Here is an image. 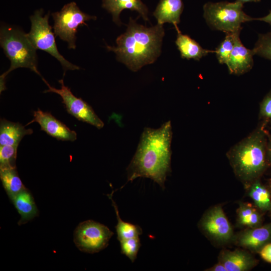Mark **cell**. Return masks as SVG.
I'll return each mask as SVG.
<instances>
[{
    "label": "cell",
    "instance_id": "cell-1",
    "mask_svg": "<svg viewBox=\"0 0 271 271\" xmlns=\"http://www.w3.org/2000/svg\"><path fill=\"white\" fill-rule=\"evenodd\" d=\"M172 131L171 121L158 128L145 127L136 151L127 167V182L148 178L163 189L170 173Z\"/></svg>",
    "mask_w": 271,
    "mask_h": 271
},
{
    "label": "cell",
    "instance_id": "cell-2",
    "mask_svg": "<svg viewBox=\"0 0 271 271\" xmlns=\"http://www.w3.org/2000/svg\"><path fill=\"white\" fill-rule=\"evenodd\" d=\"M164 34L163 25L147 28L130 18L126 32L116 39V47L106 45V48L129 69L137 71L154 63L160 55Z\"/></svg>",
    "mask_w": 271,
    "mask_h": 271
},
{
    "label": "cell",
    "instance_id": "cell-3",
    "mask_svg": "<svg viewBox=\"0 0 271 271\" xmlns=\"http://www.w3.org/2000/svg\"><path fill=\"white\" fill-rule=\"evenodd\" d=\"M268 136L261 126L234 146L227 157L236 177L244 189L260 179L268 169L266 149Z\"/></svg>",
    "mask_w": 271,
    "mask_h": 271
},
{
    "label": "cell",
    "instance_id": "cell-4",
    "mask_svg": "<svg viewBox=\"0 0 271 271\" xmlns=\"http://www.w3.org/2000/svg\"><path fill=\"white\" fill-rule=\"evenodd\" d=\"M0 44L11 62L10 68L0 76L1 93L6 89V77L17 68H29L42 77L37 69V49L27 34L17 28L3 26L0 31Z\"/></svg>",
    "mask_w": 271,
    "mask_h": 271
},
{
    "label": "cell",
    "instance_id": "cell-5",
    "mask_svg": "<svg viewBox=\"0 0 271 271\" xmlns=\"http://www.w3.org/2000/svg\"><path fill=\"white\" fill-rule=\"evenodd\" d=\"M243 4L235 2H208L203 6L204 17L213 30L226 33L240 32L242 23L253 20L242 10Z\"/></svg>",
    "mask_w": 271,
    "mask_h": 271
},
{
    "label": "cell",
    "instance_id": "cell-6",
    "mask_svg": "<svg viewBox=\"0 0 271 271\" xmlns=\"http://www.w3.org/2000/svg\"><path fill=\"white\" fill-rule=\"evenodd\" d=\"M42 9L36 10L30 17L31 30L27 35L36 49L44 51L58 60L64 69L67 70H79L80 67L67 60L59 52L57 48L54 35L52 27L49 24L50 13L43 16Z\"/></svg>",
    "mask_w": 271,
    "mask_h": 271
},
{
    "label": "cell",
    "instance_id": "cell-7",
    "mask_svg": "<svg viewBox=\"0 0 271 271\" xmlns=\"http://www.w3.org/2000/svg\"><path fill=\"white\" fill-rule=\"evenodd\" d=\"M54 20L55 34L67 42L69 49L76 48V34L78 27L87 26L86 21L95 20L96 17L82 12L75 2L65 5L60 12L52 14Z\"/></svg>",
    "mask_w": 271,
    "mask_h": 271
},
{
    "label": "cell",
    "instance_id": "cell-8",
    "mask_svg": "<svg viewBox=\"0 0 271 271\" xmlns=\"http://www.w3.org/2000/svg\"><path fill=\"white\" fill-rule=\"evenodd\" d=\"M113 235L107 226L92 220L81 222L75 230L74 242L81 251L94 253L106 248Z\"/></svg>",
    "mask_w": 271,
    "mask_h": 271
},
{
    "label": "cell",
    "instance_id": "cell-9",
    "mask_svg": "<svg viewBox=\"0 0 271 271\" xmlns=\"http://www.w3.org/2000/svg\"><path fill=\"white\" fill-rule=\"evenodd\" d=\"M200 230L211 240L220 244L231 242L234 233L222 205H215L203 214L198 223Z\"/></svg>",
    "mask_w": 271,
    "mask_h": 271
},
{
    "label": "cell",
    "instance_id": "cell-10",
    "mask_svg": "<svg viewBox=\"0 0 271 271\" xmlns=\"http://www.w3.org/2000/svg\"><path fill=\"white\" fill-rule=\"evenodd\" d=\"M43 81L48 87L44 92H53L59 94L62 99L67 112L78 120L88 123L98 129L104 126V123L97 116L92 107L81 98L76 97L70 89L65 85L63 79L58 81L61 84L60 89L51 86L42 77Z\"/></svg>",
    "mask_w": 271,
    "mask_h": 271
},
{
    "label": "cell",
    "instance_id": "cell-11",
    "mask_svg": "<svg viewBox=\"0 0 271 271\" xmlns=\"http://www.w3.org/2000/svg\"><path fill=\"white\" fill-rule=\"evenodd\" d=\"M270 241L271 222L254 228H246L234 233L231 242L251 253H258Z\"/></svg>",
    "mask_w": 271,
    "mask_h": 271
},
{
    "label": "cell",
    "instance_id": "cell-12",
    "mask_svg": "<svg viewBox=\"0 0 271 271\" xmlns=\"http://www.w3.org/2000/svg\"><path fill=\"white\" fill-rule=\"evenodd\" d=\"M33 119L26 126L36 122L40 124L41 130L58 140L73 142L76 140V132L56 119L50 112L38 108L33 112Z\"/></svg>",
    "mask_w": 271,
    "mask_h": 271
},
{
    "label": "cell",
    "instance_id": "cell-13",
    "mask_svg": "<svg viewBox=\"0 0 271 271\" xmlns=\"http://www.w3.org/2000/svg\"><path fill=\"white\" fill-rule=\"evenodd\" d=\"M218 261L224 265L227 271L250 270L259 262L251 252L240 247L233 250H221Z\"/></svg>",
    "mask_w": 271,
    "mask_h": 271
},
{
    "label": "cell",
    "instance_id": "cell-14",
    "mask_svg": "<svg viewBox=\"0 0 271 271\" xmlns=\"http://www.w3.org/2000/svg\"><path fill=\"white\" fill-rule=\"evenodd\" d=\"M240 33H233L234 47L226 64L229 73L235 75L249 71L253 65V52L242 44L239 38Z\"/></svg>",
    "mask_w": 271,
    "mask_h": 271
},
{
    "label": "cell",
    "instance_id": "cell-15",
    "mask_svg": "<svg viewBox=\"0 0 271 271\" xmlns=\"http://www.w3.org/2000/svg\"><path fill=\"white\" fill-rule=\"evenodd\" d=\"M184 9L182 0H160L153 15L158 24H172L177 31V25L180 22V16Z\"/></svg>",
    "mask_w": 271,
    "mask_h": 271
},
{
    "label": "cell",
    "instance_id": "cell-16",
    "mask_svg": "<svg viewBox=\"0 0 271 271\" xmlns=\"http://www.w3.org/2000/svg\"><path fill=\"white\" fill-rule=\"evenodd\" d=\"M102 7L112 16L113 21L120 26L119 15L124 9L136 11L145 21L148 20V9L141 0H102Z\"/></svg>",
    "mask_w": 271,
    "mask_h": 271
},
{
    "label": "cell",
    "instance_id": "cell-17",
    "mask_svg": "<svg viewBox=\"0 0 271 271\" xmlns=\"http://www.w3.org/2000/svg\"><path fill=\"white\" fill-rule=\"evenodd\" d=\"M31 128H26L19 122H14L4 118L0 122V146L19 145L23 137L32 134Z\"/></svg>",
    "mask_w": 271,
    "mask_h": 271
},
{
    "label": "cell",
    "instance_id": "cell-18",
    "mask_svg": "<svg viewBox=\"0 0 271 271\" xmlns=\"http://www.w3.org/2000/svg\"><path fill=\"white\" fill-rule=\"evenodd\" d=\"M263 214L253 203L239 202L236 210V224L240 227L254 228L263 224Z\"/></svg>",
    "mask_w": 271,
    "mask_h": 271
},
{
    "label": "cell",
    "instance_id": "cell-19",
    "mask_svg": "<svg viewBox=\"0 0 271 271\" xmlns=\"http://www.w3.org/2000/svg\"><path fill=\"white\" fill-rule=\"evenodd\" d=\"M11 200L21 216L19 225L27 223L38 215V210L34 198L27 188L13 197Z\"/></svg>",
    "mask_w": 271,
    "mask_h": 271
},
{
    "label": "cell",
    "instance_id": "cell-20",
    "mask_svg": "<svg viewBox=\"0 0 271 271\" xmlns=\"http://www.w3.org/2000/svg\"><path fill=\"white\" fill-rule=\"evenodd\" d=\"M177 33L175 43L182 58L198 61L209 53L215 52L203 48L196 41L187 35L182 34L179 30Z\"/></svg>",
    "mask_w": 271,
    "mask_h": 271
},
{
    "label": "cell",
    "instance_id": "cell-21",
    "mask_svg": "<svg viewBox=\"0 0 271 271\" xmlns=\"http://www.w3.org/2000/svg\"><path fill=\"white\" fill-rule=\"evenodd\" d=\"M248 196L253 204L263 214L271 211V196L266 185L258 179L253 182L246 189Z\"/></svg>",
    "mask_w": 271,
    "mask_h": 271
},
{
    "label": "cell",
    "instance_id": "cell-22",
    "mask_svg": "<svg viewBox=\"0 0 271 271\" xmlns=\"http://www.w3.org/2000/svg\"><path fill=\"white\" fill-rule=\"evenodd\" d=\"M0 178L11 199L26 188L19 176L16 168H0Z\"/></svg>",
    "mask_w": 271,
    "mask_h": 271
},
{
    "label": "cell",
    "instance_id": "cell-23",
    "mask_svg": "<svg viewBox=\"0 0 271 271\" xmlns=\"http://www.w3.org/2000/svg\"><path fill=\"white\" fill-rule=\"evenodd\" d=\"M113 193V192H112L110 194H107V196L111 200L117 216V223L115 226V229L117 235V239L120 241L124 239L139 237V235H141L143 233L142 228L138 225L125 222L121 220L116 204L112 198Z\"/></svg>",
    "mask_w": 271,
    "mask_h": 271
},
{
    "label": "cell",
    "instance_id": "cell-24",
    "mask_svg": "<svg viewBox=\"0 0 271 271\" xmlns=\"http://www.w3.org/2000/svg\"><path fill=\"white\" fill-rule=\"evenodd\" d=\"M233 47V33H226L224 39L215 50L216 56L220 64L226 65Z\"/></svg>",
    "mask_w": 271,
    "mask_h": 271
},
{
    "label": "cell",
    "instance_id": "cell-25",
    "mask_svg": "<svg viewBox=\"0 0 271 271\" xmlns=\"http://www.w3.org/2000/svg\"><path fill=\"white\" fill-rule=\"evenodd\" d=\"M19 145L0 146V168H16Z\"/></svg>",
    "mask_w": 271,
    "mask_h": 271
},
{
    "label": "cell",
    "instance_id": "cell-26",
    "mask_svg": "<svg viewBox=\"0 0 271 271\" xmlns=\"http://www.w3.org/2000/svg\"><path fill=\"white\" fill-rule=\"evenodd\" d=\"M252 51L254 55L271 60V31L264 34L258 35Z\"/></svg>",
    "mask_w": 271,
    "mask_h": 271
},
{
    "label": "cell",
    "instance_id": "cell-27",
    "mask_svg": "<svg viewBox=\"0 0 271 271\" xmlns=\"http://www.w3.org/2000/svg\"><path fill=\"white\" fill-rule=\"evenodd\" d=\"M119 242L121 253L126 255L131 262H133L141 245L139 237L124 239Z\"/></svg>",
    "mask_w": 271,
    "mask_h": 271
},
{
    "label": "cell",
    "instance_id": "cell-28",
    "mask_svg": "<svg viewBox=\"0 0 271 271\" xmlns=\"http://www.w3.org/2000/svg\"><path fill=\"white\" fill-rule=\"evenodd\" d=\"M259 115L271 124V90L264 96L260 104Z\"/></svg>",
    "mask_w": 271,
    "mask_h": 271
},
{
    "label": "cell",
    "instance_id": "cell-29",
    "mask_svg": "<svg viewBox=\"0 0 271 271\" xmlns=\"http://www.w3.org/2000/svg\"><path fill=\"white\" fill-rule=\"evenodd\" d=\"M258 254L263 260L271 263V242L265 244L259 251Z\"/></svg>",
    "mask_w": 271,
    "mask_h": 271
},
{
    "label": "cell",
    "instance_id": "cell-30",
    "mask_svg": "<svg viewBox=\"0 0 271 271\" xmlns=\"http://www.w3.org/2000/svg\"><path fill=\"white\" fill-rule=\"evenodd\" d=\"M266 161L268 168H271V136H268L266 149Z\"/></svg>",
    "mask_w": 271,
    "mask_h": 271
},
{
    "label": "cell",
    "instance_id": "cell-31",
    "mask_svg": "<svg viewBox=\"0 0 271 271\" xmlns=\"http://www.w3.org/2000/svg\"><path fill=\"white\" fill-rule=\"evenodd\" d=\"M205 271H227L225 267L221 262L218 261L212 266L205 269Z\"/></svg>",
    "mask_w": 271,
    "mask_h": 271
},
{
    "label": "cell",
    "instance_id": "cell-32",
    "mask_svg": "<svg viewBox=\"0 0 271 271\" xmlns=\"http://www.w3.org/2000/svg\"><path fill=\"white\" fill-rule=\"evenodd\" d=\"M253 20L263 21L269 24L271 26V10L269 11V14L266 16L262 18H253Z\"/></svg>",
    "mask_w": 271,
    "mask_h": 271
},
{
    "label": "cell",
    "instance_id": "cell-33",
    "mask_svg": "<svg viewBox=\"0 0 271 271\" xmlns=\"http://www.w3.org/2000/svg\"><path fill=\"white\" fill-rule=\"evenodd\" d=\"M243 4L247 2H259L260 0H236Z\"/></svg>",
    "mask_w": 271,
    "mask_h": 271
},
{
    "label": "cell",
    "instance_id": "cell-34",
    "mask_svg": "<svg viewBox=\"0 0 271 271\" xmlns=\"http://www.w3.org/2000/svg\"><path fill=\"white\" fill-rule=\"evenodd\" d=\"M269 189L270 193V196H271V178L268 180V183L266 185ZM268 215L271 219V211L268 213Z\"/></svg>",
    "mask_w": 271,
    "mask_h": 271
}]
</instances>
